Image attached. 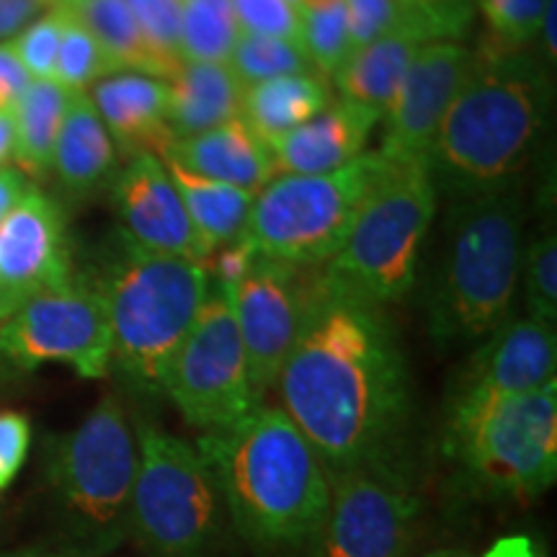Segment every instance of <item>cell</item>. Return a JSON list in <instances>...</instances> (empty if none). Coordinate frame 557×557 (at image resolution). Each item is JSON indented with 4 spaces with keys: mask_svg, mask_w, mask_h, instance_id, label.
<instances>
[{
    "mask_svg": "<svg viewBox=\"0 0 557 557\" xmlns=\"http://www.w3.org/2000/svg\"><path fill=\"white\" fill-rule=\"evenodd\" d=\"M387 169V158L367 152L338 171L269 181L256 194L240 238L267 259L323 267L344 246L361 205Z\"/></svg>",
    "mask_w": 557,
    "mask_h": 557,
    "instance_id": "8",
    "label": "cell"
},
{
    "mask_svg": "<svg viewBox=\"0 0 557 557\" xmlns=\"http://www.w3.org/2000/svg\"><path fill=\"white\" fill-rule=\"evenodd\" d=\"M58 0H0V45L16 39L26 26L50 13Z\"/></svg>",
    "mask_w": 557,
    "mask_h": 557,
    "instance_id": "42",
    "label": "cell"
},
{
    "mask_svg": "<svg viewBox=\"0 0 557 557\" xmlns=\"http://www.w3.org/2000/svg\"><path fill=\"white\" fill-rule=\"evenodd\" d=\"M163 395L201 434L233 426L261 403L250 387L246 348L233 308L220 287H209L189 336L169 369Z\"/></svg>",
    "mask_w": 557,
    "mask_h": 557,
    "instance_id": "11",
    "label": "cell"
},
{
    "mask_svg": "<svg viewBox=\"0 0 557 557\" xmlns=\"http://www.w3.org/2000/svg\"><path fill=\"white\" fill-rule=\"evenodd\" d=\"M16 150V122L13 111H0V169L13 158Z\"/></svg>",
    "mask_w": 557,
    "mask_h": 557,
    "instance_id": "47",
    "label": "cell"
},
{
    "mask_svg": "<svg viewBox=\"0 0 557 557\" xmlns=\"http://www.w3.org/2000/svg\"><path fill=\"white\" fill-rule=\"evenodd\" d=\"M227 65L233 67V73L238 75L243 86L282 78V75L318 73L302 47L276 37H261V34L248 32H240Z\"/></svg>",
    "mask_w": 557,
    "mask_h": 557,
    "instance_id": "31",
    "label": "cell"
},
{
    "mask_svg": "<svg viewBox=\"0 0 557 557\" xmlns=\"http://www.w3.org/2000/svg\"><path fill=\"white\" fill-rule=\"evenodd\" d=\"M114 207L124 235L139 248L194 263L209 261L184 199L158 156L129 158L114 181Z\"/></svg>",
    "mask_w": 557,
    "mask_h": 557,
    "instance_id": "17",
    "label": "cell"
},
{
    "mask_svg": "<svg viewBox=\"0 0 557 557\" xmlns=\"http://www.w3.org/2000/svg\"><path fill=\"white\" fill-rule=\"evenodd\" d=\"M426 557H470L468 553H459V549H436V553H431Z\"/></svg>",
    "mask_w": 557,
    "mask_h": 557,
    "instance_id": "49",
    "label": "cell"
},
{
    "mask_svg": "<svg viewBox=\"0 0 557 557\" xmlns=\"http://www.w3.org/2000/svg\"><path fill=\"white\" fill-rule=\"evenodd\" d=\"M302 47L320 75H336L354 52L348 37L346 0H299Z\"/></svg>",
    "mask_w": 557,
    "mask_h": 557,
    "instance_id": "30",
    "label": "cell"
},
{
    "mask_svg": "<svg viewBox=\"0 0 557 557\" xmlns=\"http://www.w3.org/2000/svg\"><path fill=\"white\" fill-rule=\"evenodd\" d=\"M137 459V436L114 395L52 447L50 483L75 529L96 545H120L129 532Z\"/></svg>",
    "mask_w": 557,
    "mask_h": 557,
    "instance_id": "10",
    "label": "cell"
},
{
    "mask_svg": "<svg viewBox=\"0 0 557 557\" xmlns=\"http://www.w3.org/2000/svg\"><path fill=\"white\" fill-rule=\"evenodd\" d=\"M70 96L73 94L54 81H32L13 107V122H16L13 158L26 176H45L52 169L54 143Z\"/></svg>",
    "mask_w": 557,
    "mask_h": 557,
    "instance_id": "27",
    "label": "cell"
},
{
    "mask_svg": "<svg viewBox=\"0 0 557 557\" xmlns=\"http://www.w3.org/2000/svg\"><path fill=\"white\" fill-rule=\"evenodd\" d=\"M235 532L263 553L310 547L331 506V475L282 408L259 403L233 426L201 434Z\"/></svg>",
    "mask_w": 557,
    "mask_h": 557,
    "instance_id": "2",
    "label": "cell"
},
{
    "mask_svg": "<svg viewBox=\"0 0 557 557\" xmlns=\"http://www.w3.org/2000/svg\"><path fill=\"white\" fill-rule=\"evenodd\" d=\"M3 557H70V555H47V553H11Z\"/></svg>",
    "mask_w": 557,
    "mask_h": 557,
    "instance_id": "50",
    "label": "cell"
},
{
    "mask_svg": "<svg viewBox=\"0 0 557 557\" xmlns=\"http://www.w3.org/2000/svg\"><path fill=\"white\" fill-rule=\"evenodd\" d=\"M163 163L209 256L246 233L256 194L220 184V181L194 176V173L184 171L176 163H169V160H163Z\"/></svg>",
    "mask_w": 557,
    "mask_h": 557,
    "instance_id": "26",
    "label": "cell"
},
{
    "mask_svg": "<svg viewBox=\"0 0 557 557\" xmlns=\"http://www.w3.org/2000/svg\"><path fill=\"white\" fill-rule=\"evenodd\" d=\"M243 90L246 86L227 62H184L169 81L171 137H194L238 120Z\"/></svg>",
    "mask_w": 557,
    "mask_h": 557,
    "instance_id": "22",
    "label": "cell"
},
{
    "mask_svg": "<svg viewBox=\"0 0 557 557\" xmlns=\"http://www.w3.org/2000/svg\"><path fill=\"white\" fill-rule=\"evenodd\" d=\"M111 325V364L129 387L163 395L181 344L209 295L205 263L152 253L120 235L96 284Z\"/></svg>",
    "mask_w": 557,
    "mask_h": 557,
    "instance_id": "4",
    "label": "cell"
},
{
    "mask_svg": "<svg viewBox=\"0 0 557 557\" xmlns=\"http://www.w3.org/2000/svg\"><path fill=\"white\" fill-rule=\"evenodd\" d=\"M111 73H114V67L109 65L107 54L96 45V39L62 9V37L52 81L60 83L70 94H83L88 86H96Z\"/></svg>",
    "mask_w": 557,
    "mask_h": 557,
    "instance_id": "35",
    "label": "cell"
},
{
    "mask_svg": "<svg viewBox=\"0 0 557 557\" xmlns=\"http://www.w3.org/2000/svg\"><path fill=\"white\" fill-rule=\"evenodd\" d=\"M287 3L292 5V9H295V11H297V3H299V0H287Z\"/></svg>",
    "mask_w": 557,
    "mask_h": 557,
    "instance_id": "52",
    "label": "cell"
},
{
    "mask_svg": "<svg viewBox=\"0 0 557 557\" xmlns=\"http://www.w3.org/2000/svg\"><path fill=\"white\" fill-rule=\"evenodd\" d=\"M0 276L24 299L75 282L65 214L39 186H29L0 222Z\"/></svg>",
    "mask_w": 557,
    "mask_h": 557,
    "instance_id": "18",
    "label": "cell"
},
{
    "mask_svg": "<svg viewBox=\"0 0 557 557\" xmlns=\"http://www.w3.org/2000/svg\"><path fill=\"white\" fill-rule=\"evenodd\" d=\"M137 21V29L143 34L145 45L158 65L160 81H173L178 70L184 67L181 58V0H124Z\"/></svg>",
    "mask_w": 557,
    "mask_h": 557,
    "instance_id": "32",
    "label": "cell"
},
{
    "mask_svg": "<svg viewBox=\"0 0 557 557\" xmlns=\"http://www.w3.org/2000/svg\"><path fill=\"white\" fill-rule=\"evenodd\" d=\"M230 3L243 32L276 37L302 47V21L287 0H230Z\"/></svg>",
    "mask_w": 557,
    "mask_h": 557,
    "instance_id": "38",
    "label": "cell"
},
{
    "mask_svg": "<svg viewBox=\"0 0 557 557\" xmlns=\"http://www.w3.org/2000/svg\"><path fill=\"white\" fill-rule=\"evenodd\" d=\"M483 557H547V555L537 540L527 537V534H511V537L498 540Z\"/></svg>",
    "mask_w": 557,
    "mask_h": 557,
    "instance_id": "45",
    "label": "cell"
},
{
    "mask_svg": "<svg viewBox=\"0 0 557 557\" xmlns=\"http://www.w3.org/2000/svg\"><path fill=\"white\" fill-rule=\"evenodd\" d=\"M256 259H259L256 248L250 246L246 238H238L227 243V246L218 248V253H214L212 261H207L205 267L207 274L214 276L220 289H233L248 276V271L253 269Z\"/></svg>",
    "mask_w": 557,
    "mask_h": 557,
    "instance_id": "41",
    "label": "cell"
},
{
    "mask_svg": "<svg viewBox=\"0 0 557 557\" xmlns=\"http://www.w3.org/2000/svg\"><path fill=\"white\" fill-rule=\"evenodd\" d=\"M90 101L103 127L127 158H163L173 143L169 129V83L145 73H111L96 83Z\"/></svg>",
    "mask_w": 557,
    "mask_h": 557,
    "instance_id": "20",
    "label": "cell"
},
{
    "mask_svg": "<svg viewBox=\"0 0 557 557\" xmlns=\"http://www.w3.org/2000/svg\"><path fill=\"white\" fill-rule=\"evenodd\" d=\"M222 292L230 299L246 348L250 387L263 403L323 297V267H299L259 256L238 287Z\"/></svg>",
    "mask_w": 557,
    "mask_h": 557,
    "instance_id": "13",
    "label": "cell"
},
{
    "mask_svg": "<svg viewBox=\"0 0 557 557\" xmlns=\"http://www.w3.org/2000/svg\"><path fill=\"white\" fill-rule=\"evenodd\" d=\"M21 305H24V299H21L16 292L11 289V284L0 276V325H3Z\"/></svg>",
    "mask_w": 557,
    "mask_h": 557,
    "instance_id": "48",
    "label": "cell"
},
{
    "mask_svg": "<svg viewBox=\"0 0 557 557\" xmlns=\"http://www.w3.org/2000/svg\"><path fill=\"white\" fill-rule=\"evenodd\" d=\"M519 282L524 284L529 318L555 325L557 320V238L542 233L524 246Z\"/></svg>",
    "mask_w": 557,
    "mask_h": 557,
    "instance_id": "36",
    "label": "cell"
},
{
    "mask_svg": "<svg viewBox=\"0 0 557 557\" xmlns=\"http://www.w3.org/2000/svg\"><path fill=\"white\" fill-rule=\"evenodd\" d=\"M346 13L354 50L393 34H413L423 41H434L423 13L400 0H346Z\"/></svg>",
    "mask_w": 557,
    "mask_h": 557,
    "instance_id": "33",
    "label": "cell"
},
{
    "mask_svg": "<svg viewBox=\"0 0 557 557\" xmlns=\"http://www.w3.org/2000/svg\"><path fill=\"white\" fill-rule=\"evenodd\" d=\"M547 114V75L524 52L480 47L431 150L436 189L457 199L506 189L524 169Z\"/></svg>",
    "mask_w": 557,
    "mask_h": 557,
    "instance_id": "3",
    "label": "cell"
},
{
    "mask_svg": "<svg viewBox=\"0 0 557 557\" xmlns=\"http://www.w3.org/2000/svg\"><path fill=\"white\" fill-rule=\"evenodd\" d=\"M160 160L248 194H259L276 176L269 148L240 116L201 135L173 139Z\"/></svg>",
    "mask_w": 557,
    "mask_h": 557,
    "instance_id": "21",
    "label": "cell"
},
{
    "mask_svg": "<svg viewBox=\"0 0 557 557\" xmlns=\"http://www.w3.org/2000/svg\"><path fill=\"white\" fill-rule=\"evenodd\" d=\"M547 0H478L485 18L480 47L496 52H521L540 37Z\"/></svg>",
    "mask_w": 557,
    "mask_h": 557,
    "instance_id": "34",
    "label": "cell"
},
{
    "mask_svg": "<svg viewBox=\"0 0 557 557\" xmlns=\"http://www.w3.org/2000/svg\"><path fill=\"white\" fill-rule=\"evenodd\" d=\"M472 54L459 41H426L416 52L398 96L385 114L380 156L389 163L429 165L451 103L470 73Z\"/></svg>",
    "mask_w": 557,
    "mask_h": 557,
    "instance_id": "15",
    "label": "cell"
},
{
    "mask_svg": "<svg viewBox=\"0 0 557 557\" xmlns=\"http://www.w3.org/2000/svg\"><path fill=\"white\" fill-rule=\"evenodd\" d=\"M274 387L278 408L331 478L393 465L408 416V374L382 308L325 287Z\"/></svg>",
    "mask_w": 557,
    "mask_h": 557,
    "instance_id": "1",
    "label": "cell"
},
{
    "mask_svg": "<svg viewBox=\"0 0 557 557\" xmlns=\"http://www.w3.org/2000/svg\"><path fill=\"white\" fill-rule=\"evenodd\" d=\"M436 201L429 165L389 163L361 205L344 246L323 263L325 287L374 308L406 297L416 284L418 253Z\"/></svg>",
    "mask_w": 557,
    "mask_h": 557,
    "instance_id": "6",
    "label": "cell"
},
{
    "mask_svg": "<svg viewBox=\"0 0 557 557\" xmlns=\"http://www.w3.org/2000/svg\"><path fill=\"white\" fill-rule=\"evenodd\" d=\"M426 45L413 34H393L359 47L333 75L346 101L380 111L382 120L398 96L416 52Z\"/></svg>",
    "mask_w": 557,
    "mask_h": 557,
    "instance_id": "25",
    "label": "cell"
},
{
    "mask_svg": "<svg viewBox=\"0 0 557 557\" xmlns=\"http://www.w3.org/2000/svg\"><path fill=\"white\" fill-rule=\"evenodd\" d=\"M434 41H455L470 32L478 0H416Z\"/></svg>",
    "mask_w": 557,
    "mask_h": 557,
    "instance_id": "39",
    "label": "cell"
},
{
    "mask_svg": "<svg viewBox=\"0 0 557 557\" xmlns=\"http://www.w3.org/2000/svg\"><path fill=\"white\" fill-rule=\"evenodd\" d=\"M52 169L70 194H94L116 169V148L88 90L73 94L62 116Z\"/></svg>",
    "mask_w": 557,
    "mask_h": 557,
    "instance_id": "23",
    "label": "cell"
},
{
    "mask_svg": "<svg viewBox=\"0 0 557 557\" xmlns=\"http://www.w3.org/2000/svg\"><path fill=\"white\" fill-rule=\"evenodd\" d=\"M555 21H557V0H547L545 18H542V26H540V39H542V47H545V54H547L549 62L557 60V29H555Z\"/></svg>",
    "mask_w": 557,
    "mask_h": 557,
    "instance_id": "46",
    "label": "cell"
},
{
    "mask_svg": "<svg viewBox=\"0 0 557 557\" xmlns=\"http://www.w3.org/2000/svg\"><path fill=\"white\" fill-rule=\"evenodd\" d=\"M524 256V205L513 191L459 199L449 218V246L429 297L436 346L485 341L511 310Z\"/></svg>",
    "mask_w": 557,
    "mask_h": 557,
    "instance_id": "5",
    "label": "cell"
},
{
    "mask_svg": "<svg viewBox=\"0 0 557 557\" xmlns=\"http://www.w3.org/2000/svg\"><path fill=\"white\" fill-rule=\"evenodd\" d=\"M62 37V9L54 5L50 13L26 26L16 39H11V50L16 54L21 67L29 73L32 81H52L54 62H58Z\"/></svg>",
    "mask_w": 557,
    "mask_h": 557,
    "instance_id": "37",
    "label": "cell"
},
{
    "mask_svg": "<svg viewBox=\"0 0 557 557\" xmlns=\"http://www.w3.org/2000/svg\"><path fill=\"white\" fill-rule=\"evenodd\" d=\"M0 359L18 372L65 361L86 380L111 369V325L101 292L73 282L39 292L0 325Z\"/></svg>",
    "mask_w": 557,
    "mask_h": 557,
    "instance_id": "12",
    "label": "cell"
},
{
    "mask_svg": "<svg viewBox=\"0 0 557 557\" xmlns=\"http://www.w3.org/2000/svg\"><path fill=\"white\" fill-rule=\"evenodd\" d=\"M400 3H406V5H413V9H418V5H416V0H400Z\"/></svg>",
    "mask_w": 557,
    "mask_h": 557,
    "instance_id": "51",
    "label": "cell"
},
{
    "mask_svg": "<svg viewBox=\"0 0 557 557\" xmlns=\"http://www.w3.org/2000/svg\"><path fill=\"white\" fill-rule=\"evenodd\" d=\"M181 58L184 62H227L240 24L230 0H181Z\"/></svg>",
    "mask_w": 557,
    "mask_h": 557,
    "instance_id": "29",
    "label": "cell"
},
{
    "mask_svg": "<svg viewBox=\"0 0 557 557\" xmlns=\"http://www.w3.org/2000/svg\"><path fill=\"white\" fill-rule=\"evenodd\" d=\"M129 532L156 557H209L225 529V504L194 444L143 426L137 436Z\"/></svg>",
    "mask_w": 557,
    "mask_h": 557,
    "instance_id": "9",
    "label": "cell"
},
{
    "mask_svg": "<svg viewBox=\"0 0 557 557\" xmlns=\"http://www.w3.org/2000/svg\"><path fill=\"white\" fill-rule=\"evenodd\" d=\"M557 336L555 325L534 318L504 323L485 338L475 357L465 367L455 393L451 410L485 406L491 400L513 398L555 382Z\"/></svg>",
    "mask_w": 557,
    "mask_h": 557,
    "instance_id": "16",
    "label": "cell"
},
{
    "mask_svg": "<svg viewBox=\"0 0 557 557\" xmlns=\"http://www.w3.org/2000/svg\"><path fill=\"white\" fill-rule=\"evenodd\" d=\"M29 73L21 67L9 41L0 45V111H13L24 90L29 88Z\"/></svg>",
    "mask_w": 557,
    "mask_h": 557,
    "instance_id": "43",
    "label": "cell"
},
{
    "mask_svg": "<svg viewBox=\"0 0 557 557\" xmlns=\"http://www.w3.org/2000/svg\"><path fill=\"white\" fill-rule=\"evenodd\" d=\"M29 186L32 184L26 173L11 169V165H3V169H0V222L9 218L11 209L18 205Z\"/></svg>",
    "mask_w": 557,
    "mask_h": 557,
    "instance_id": "44",
    "label": "cell"
},
{
    "mask_svg": "<svg viewBox=\"0 0 557 557\" xmlns=\"http://www.w3.org/2000/svg\"><path fill=\"white\" fill-rule=\"evenodd\" d=\"M382 122L380 111L341 99L320 111L302 127L271 145L274 173L282 176H318L354 163L369 135Z\"/></svg>",
    "mask_w": 557,
    "mask_h": 557,
    "instance_id": "19",
    "label": "cell"
},
{
    "mask_svg": "<svg viewBox=\"0 0 557 557\" xmlns=\"http://www.w3.org/2000/svg\"><path fill=\"white\" fill-rule=\"evenodd\" d=\"M58 3L96 39L114 73L129 70L158 78L156 60L124 0H58Z\"/></svg>",
    "mask_w": 557,
    "mask_h": 557,
    "instance_id": "28",
    "label": "cell"
},
{
    "mask_svg": "<svg viewBox=\"0 0 557 557\" xmlns=\"http://www.w3.org/2000/svg\"><path fill=\"white\" fill-rule=\"evenodd\" d=\"M32 423L24 413L5 410L0 413V491L16 480L29 455Z\"/></svg>",
    "mask_w": 557,
    "mask_h": 557,
    "instance_id": "40",
    "label": "cell"
},
{
    "mask_svg": "<svg viewBox=\"0 0 557 557\" xmlns=\"http://www.w3.org/2000/svg\"><path fill=\"white\" fill-rule=\"evenodd\" d=\"M444 451L465 487L487 500H532L557 478V382L451 410Z\"/></svg>",
    "mask_w": 557,
    "mask_h": 557,
    "instance_id": "7",
    "label": "cell"
},
{
    "mask_svg": "<svg viewBox=\"0 0 557 557\" xmlns=\"http://www.w3.org/2000/svg\"><path fill=\"white\" fill-rule=\"evenodd\" d=\"M421 500L395 465L331 478V506L312 557H410Z\"/></svg>",
    "mask_w": 557,
    "mask_h": 557,
    "instance_id": "14",
    "label": "cell"
},
{
    "mask_svg": "<svg viewBox=\"0 0 557 557\" xmlns=\"http://www.w3.org/2000/svg\"><path fill=\"white\" fill-rule=\"evenodd\" d=\"M331 107L325 75L299 73L253 83L243 90L240 120L267 148Z\"/></svg>",
    "mask_w": 557,
    "mask_h": 557,
    "instance_id": "24",
    "label": "cell"
}]
</instances>
